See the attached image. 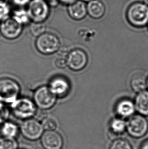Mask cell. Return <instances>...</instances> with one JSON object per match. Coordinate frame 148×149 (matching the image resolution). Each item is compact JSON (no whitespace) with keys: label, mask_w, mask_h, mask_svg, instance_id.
I'll use <instances>...</instances> for the list:
<instances>
[{"label":"cell","mask_w":148,"mask_h":149,"mask_svg":"<svg viewBox=\"0 0 148 149\" xmlns=\"http://www.w3.org/2000/svg\"><path fill=\"white\" fill-rule=\"evenodd\" d=\"M128 22L136 28H142L148 24V6L144 2L130 4L126 11Z\"/></svg>","instance_id":"obj_1"},{"label":"cell","mask_w":148,"mask_h":149,"mask_svg":"<svg viewBox=\"0 0 148 149\" xmlns=\"http://www.w3.org/2000/svg\"><path fill=\"white\" fill-rule=\"evenodd\" d=\"M20 91L16 81L9 78L0 79V102L12 104L17 99Z\"/></svg>","instance_id":"obj_2"},{"label":"cell","mask_w":148,"mask_h":149,"mask_svg":"<svg viewBox=\"0 0 148 149\" xmlns=\"http://www.w3.org/2000/svg\"><path fill=\"white\" fill-rule=\"evenodd\" d=\"M11 106L13 115L21 120L32 119L36 113V105L34 102L26 98L17 99Z\"/></svg>","instance_id":"obj_3"},{"label":"cell","mask_w":148,"mask_h":149,"mask_svg":"<svg viewBox=\"0 0 148 149\" xmlns=\"http://www.w3.org/2000/svg\"><path fill=\"white\" fill-rule=\"evenodd\" d=\"M60 42L56 35L50 33H44L38 37L36 41L37 50L45 55L53 54L59 49Z\"/></svg>","instance_id":"obj_4"},{"label":"cell","mask_w":148,"mask_h":149,"mask_svg":"<svg viewBox=\"0 0 148 149\" xmlns=\"http://www.w3.org/2000/svg\"><path fill=\"white\" fill-rule=\"evenodd\" d=\"M26 7L33 22H44L50 15V7L45 0H31Z\"/></svg>","instance_id":"obj_5"},{"label":"cell","mask_w":148,"mask_h":149,"mask_svg":"<svg viewBox=\"0 0 148 149\" xmlns=\"http://www.w3.org/2000/svg\"><path fill=\"white\" fill-rule=\"evenodd\" d=\"M126 130L129 135L136 139L144 136L148 131V122L145 116L132 115L126 122Z\"/></svg>","instance_id":"obj_6"},{"label":"cell","mask_w":148,"mask_h":149,"mask_svg":"<svg viewBox=\"0 0 148 149\" xmlns=\"http://www.w3.org/2000/svg\"><path fill=\"white\" fill-rule=\"evenodd\" d=\"M34 102L36 107L42 110L51 109L55 104L57 97L47 86L38 88L34 94Z\"/></svg>","instance_id":"obj_7"},{"label":"cell","mask_w":148,"mask_h":149,"mask_svg":"<svg viewBox=\"0 0 148 149\" xmlns=\"http://www.w3.org/2000/svg\"><path fill=\"white\" fill-rule=\"evenodd\" d=\"M44 130L41 123L32 118L25 120L20 127L22 135L30 141L39 139L44 133Z\"/></svg>","instance_id":"obj_8"},{"label":"cell","mask_w":148,"mask_h":149,"mask_svg":"<svg viewBox=\"0 0 148 149\" xmlns=\"http://www.w3.org/2000/svg\"><path fill=\"white\" fill-rule=\"evenodd\" d=\"M66 63L67 66L72 70L78 71L86 67L88 63V57L83 50L75 49L68 54Z\"/></svg>","instance_id":"obj_9"},{"label":"cell","mask_w":148,"mask_h":149,"mask_svg":"<svg viewBox=\"0 0 148 149\" xmlns=\"http://www.w3.org/2000/svg\"><path fill=\"white\" fill-rule=\"evenodd\" d=\"M23 30V26L12 17H9L0 24V33L3 36L9 40H13L20 36Z\"/></svg>","instance_id":"obj_10"},{"label":"cell","mask_w":148,"mask_h":149,"mask_svg":"<svg viewBox=\"0 0 148 149\" xmlns=\"http://www.w3.org/2000/svg\"><path fill=\"white\" fill-rule=\"evenodd\" d=\"M41 142L45 149H61L64 141L59 133L55 131H46L41 137Z\"/></svg>","instance_id":"obj_11"},{"label":"cell","mask_w":148,"mask_h":149,"mask_svg":"<svg viewBox=\"0 0 148 149\" xmlns=\"http://www.w3.org/2000/svg\"><path fill=\"white\" fill-rule=\"evenodd\" d=\"M48 87L56 97H64L70 90V85L66 78L56 77L51 80Z\"/></svg>","instance_id":"obj_12"},{"label":"cell","mask_w":148,"mask_h":149,"mask_svg":"<svg viewBox=\"0 0 148 149\" xmlns=\"http://www.w3.org/2000/svg\"><path fill=\"white\" fill-rule=\"evenodd\" d=\"M68 15L75 20H81L84 19L87 14V4L81 0H77L74 3L68 6Z\"/></svg>","instance_id":"obj_13"},{"label":"cell","mask_w":148,"mask_h":149,"mask_svg":"<svg viewBox=\"0 0 148 149\" xmlns=\"http://www.w3.org/2000/svg\"><path fill=\"white\" fill-rule=\"evenodd\" d=\"M87 14L93 19H100L106 12L104 4L100 0H91L87 4Z\"/></svg>","instance_id":"obj_14"},{"label":"cell","mask_w":148,"mask_h":149,"mask_svg":"<svg viewBox=\"0 0 148 149\" xmlns=\"http://www.w3.org/2000/svg\"><path fill=\"white\" fill-rule=\"evenodd\" d=\"M116 113L122 118H129L133 115L136 111L134 103L128 99H123L117 103Z\"/></svg>","instance_id":"obj_15"},{"label":"cell","mask_w":148,"mask_h":149,"mask_svg":"<svg viewBox=\"0 0 148 149\" xmlns=\"http://www.w3.org/2000/svg\"><path fill=\"white\" fill-rule=\"evenodd\" d=\"M134 105L140 115L148 116V91H142L136 95Z\"/></svg>","instance_id":"obj_16"},{"label":"cell","mask_w":148,"mask_h":149,"mask_svg":"<svg viewBox=\"0 0 148 149\" xmlns=\"http://www.w3.org/2000/svg\"><path fill=\"white\" fill-rule=\"evenodd\" d=\"M126 130V122L121 119L116 118L112 120L110 123V128L108 132V136L112 140L118 139Z\"/></svg>","instance_id":"obj_17"},{"label":"cell","mask_w":148,"mask_h":149,"mask_svg":"<svg viewBox=\"0 0 148 149\" xmlns=\"http://www.w3.org/2000/svg\"><path fill=\"white\" fill-rule=\"evenodd\" d=\"M131 87L136 93L145 91L147 88V79L142 74H136L131 80Z\"/></svg>","instance_id":"obj_18"},{"label":"cell","mask_w":148,"mask_h":149,"mask_svg":"<svg viewBox=\"0 0 148 149\" xmlns=\"http://www.w3.org/2000/svg\"><path fill=\"white\" fill-rule=\"evenodd\" d=\"M19 131L18 126L16 124L6 121L2 124L1 131L3 136L15 138L17 135Z\"/></svg>","instance_id":"obj_19"},{"label":"cell","mask_w":148,"mask_h":149,"mask_svg":"<svg viewBox=\"0 0 148 149\" xmlns=\"http://www.w3.org/2000/svg\"><path fill=\"white\" fill-rule=\"evenodd\" d=\"M12 18L21 25L28 24L31 21L27 10L24 8H17L12 13Z\"/></svg>","instance_id":"obj_20"},{"label":"cell","mask_w":148,"mask_h":149,"mask_svg":"<svg viewBox=\"0 0 148 149\" xmlns=\"http://www.w3.org/2000/svg\"><path fill=\"white\" fill-rule=\"evenodd\" d=\"M11 13V4L7 0H0V22L9 18Z\"/></svg>","instance_id":"obj_21"},{"label":"cell","mask_w":148,"mask_h":149,"mask_svg":"<svg viewBox=\"0 0 148 149\" xmlns=\"http://www.w3.org/2000/svg\"><path fill=\"white\" fill-rule=\"evenodd\" d=\"M18 143L15 138L0 137V149H17Z\"/></svg>","instance_id":"obj_22"},{"label":"cell","mask_w":148,"mask_h":149,"mask_svg":"<svg viewBox=\"0 0 148 149\" xmlns=\"http://www.w3.org/2000/svg\"><path fill=\"white\" fill-rule=\"evenodd\" d=\"M30 32L35 37L43 34L46 31V26L43 22H33L30 26Z\"/></svg>","instance_id":"obj_23"},{"label":"cell","mask_w":148,"mask_h":149,"mask_svg":"<svg viewBox=\"0 0 148 149\" xmlns=\"http://www.w3.org/2000/svg\"><path fill=\"white\" fill-rule=\"evenodd\" d=\"M44 130L46 131H55L57 127L56 120L51 117H46L42 120L41 123Z\"/></svg>","instance_id":"obj_24"},{"label":"cell","mask_w":148,"mask_h":149,"mask_svg":"<svg viewBox=\"0 0 148 149\" xmlns=\"http://www.w3.org/2000/svg\"><path fill=\"white\" fill-rule=\"evenodd\" d=\"M109 149H132V148L126 139H118L113 141Z\"/></svg>","instance_id":"obj_25"},{"label":"cell","mask_w":148,"mask_h":149,"mask_svg":"<svg viewBox=\"0 0 148 149\" xmlns=\"http://www.w3.org/2000/svg\"><path fill=\"white\" fill-rule=\"evenodd\" d=\"M9 116V111L5 103L0 102V124L6 122Z\"/></svg>","instance_id":"obj_26"},{"label":"cell","mask_w":148,"mask_h":149,"mask_svg":"<svg viewBox=\"0 0 148 149\" xmlns=\"http://www.w3.org/2000/svg\"><path fill=\"white\" fill-rule=\"evenodd\" d=\"M31 0H11L13 5L17 8H24L27 7Z\"/></svg>","instance_id":"obj_27"},{"label":"cell","mask_w":148,"mask_h":149,"mask_svg":"<svg viewBox=\"0 0 148 149\" xmlns=\"http://www.w3.org/2000/svg\"><path fill=\"white\" fill-rule=\"evenodd\" d=\"M55 64L59 68H64L67 66L66 57L60 56L56 59Z\"/></svg>","instance_id":"obj_28"},{"label":"cell","mask_w":148,"mask_h":149,"mask_svg":"<svg viewBox=\"0 0 148 149\" xmlns=\"http://www.w3.org/2000/svg\"><path fill=\"white\" fill-rule=\"evenodd\" d=\"M47 3L49 5V6L51 7H56L60 4L58 0H45Z\"/></svg>","instance_id":"obj_29"},{"label":"cell","mask_w":148,"mask_h":149,"mask_svg":"<svg viewBox=\"0 0 148 149\" xmlns=\"http://www.w3.org/2000/svg\"><path fill=\"white\" fill-rule=\"evenodd\" d=\"M58 1L60 4H62V5L68 6L74 3V2H76L77 0H58Z\"/></svg>","instance_id":"obj_30"},{"label":"cell","mask_w":148,"mask_h":149,"mask_svg":"<svg viewBox=\"0 0 148 149\" xmlns=\"http://www.w3.org/2000/svg\"><path fill=\"white\" fill-rule=\"evenodd\" d=\"M30 149H43L41 146L38 145H35L30 147Z\"/></svg>","instance_id":"obj_31"},{"label":"cell","mask_w":148,"mask_h":149,"mask_svg":"<svg viewBox=\"0 0 148 149\" xmlns=\"http://www.w3.org/2000/svg\"><path fill=\"white\" fill-rule=\"evenodd\" d=\"M141 149H148V141H146L142 145Z\"/></svg>","instance_id":"obj_32"},{"label":"cell","mask_w":148,"mask_h":149,"mask_svg":"<svg viewBox=\"0 0 148 149\" xmlns=\"http://www.w3.org/2000/svg\"><path fill=\"white\" fill-rule=\"evenodd\" d=\"M144 3L148 6V0H144Z\"/></svg>","instance_id":"obj_33"},{"label":"cell","mask_w":148,"mask_h":149,"mask_svg":"<svg viewBox=\"0 0 148 149\" xmlns=\"http://www.w3.org/2000/svg\"><path fill=\"white\" fill-rule=\"evenodd\" d=\"M81 1H83V2H89V1H91V0H81Z\"/></svg>","instance_id":"obj_34"},{"label":"cell","mask_w":148,"mask_h":149,"mask_svg":"<svg viewBox=\"0 0 148 149\" xmlns=\"http://www.w3.org/2000/svg\"><path fill=\"white\" fill-rule=\"evenodd\" d=\"M147 88H148V77L147 79Z\"/></svg>","instance_id":"obj_35"},{"label":"cell","mask_w":148,"mask_h":149,"mask_svg":"<svg viewBox=\"0 0 148 149\" xmlns=\"http://www.w3.org/2000/svg\"></svg>","instance_id":"obj_36"},{"label":"cell","mask_w":148,"mask_h":149,"mask_svg":"<svg viewBox=\"0 0 148 149\" xmlns=\"http://www.w3.org/2000/svg\"></svg>","instance_id":"obj_37"}]
</instances>
